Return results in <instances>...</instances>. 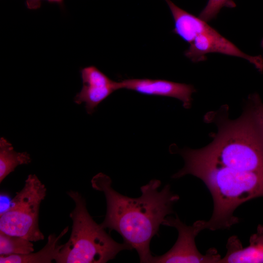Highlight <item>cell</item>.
Masks as SVG:
<instances>
[{
	"mask_svg": "<svg viewBox=\"0 0 263 263\" xmlns=\"http://www.w3.org/2000/svg\"><path fill=\"white\" fill-rule=\"evenodd\" d=\"M34 251L32 242L0 231V255H24Z\"/></svg>",
	"mask_w": 263,
	"mask_h": 263,
	"instance_id": "14",
	"label": "cell"
},
{
	"mask_svg": "<svg viewBox=\"0 0 263 263\" xmlns=\"http://www.w3.org/2000/svg\"><path fill=\"white\" fill-rule=\"evenodd\" d=\"M184 167L172 175L174 179L191 174L203 181L213 200L212 216L204 221L203 230L226 229L239 222L234 215L242 204L263 197V173L247 172L186 159Z\"/></svg>",
	"mask_w": 263,
	"mask_h": 263,
	"instance_id": "2",
	"label": "cell"
},
{
	"mask_svg": "<svg viewBox=\"0 0 263 263\" xmlns=\"http://www.w3.org/2000/svg\"><path fill=\"white\" fill-rule=\"evenodd\" d=\"M69 227H66L58 235L54 233L48 237L45 245L36 253L24 255H0V263H51L55 261L62 246L59 244L60 239L67 232Z\"/></svg>",
	"mask_w": 263,
	"mask_h": 263,
	"instance_id": "12",
	"label": "cell"
},
{
	"mask_svg": "<svg viewBox=\"0 0 263 263\" xmlns=\"http://www.w3.org/2000/svg\"><path fill=\"white\" fill-rule=\"evenodd\" d=\"M216 123L212 141L202 149L181 150L183 158L263 173V136L249 107L236 119L221 116Z\"/></svg>",
	"mask_w": 263,
	"mask_h": 263,
	"instance_id": "3",
	"label": "cell"
},
{
	"mask_svg": "<svg viewBox=\"0 0 263 263\" xmlns=\"http://www.w3.org/2000/svg\"><path fill=\"white\" fill-rule=\"evenodd\" d=\"M68 195L75 207L70 214L73 221L69 239L62 246L55 261L57 263H105L124 250L132 248L124 242L118 243L106 233L101 225L91 216L85 199L77 191Z\"/></svg>",
	"mask_w": 263,
	"mask_h": 263,
	"instance_id": "4",
	"label": "cell"
},
{
	"mask_svg": "<svg viewBox=\"0 0 263 263\" xmlns=\"http://www.w3.org/2000/svg\"><path fill=\"white\" fill-rule=\"evenodd\" d=\"M249 100L248 106L263 136V103L257 94L251 96Z\"/></svg>",
	"mask_w": 263,
	"mask_h": 263,
	"instance_id": "16",
	"label": "cell"
},
{
	"mask_svg": "<svg viewBox=\"0 0 263 263\" xmlns=\"http://www.w3.org/2000/svg\"><path fill=\"white\" fill-rule=\"evenodd\" d=\"M83 86L74 97L77 104L84 102L88 114L114 91L121 89L120 82L110 79L96 67L90 66L80 70Z\"/></svg>",
	"mask_w": 263,
	"mask_h": 263,
	"instance_id": "8",
	"label": "cell"
},
{
	"mask_svg": "<svg viewBox=\"0 0 263 263\" xmlns=\"http://www.w3.org/2000/svg\"><path fill=\"white\" fill-rule=\"evenodd\" d=\"M215 53L246 59L259 72H263V56L244 53L209 25L189 44L185 55L192 62H197L205 60L207 54Z\"/></svg>",
	"mask_w": 263,
	"mask_h": 263,
	"instance_id": "7",
	"label": "cell"
},
{
	"mask_svg": "<svg viewBox=\"0 0 263 263\" xmlns=\"http://www.w3.org/2000/svg\"><path fill=\"white\" fill-rule=\"evenodd\" d=\"M120 82L121 89L134 91L143 94L173 97L183 103L185 108L191 105L192 94L195 92L190 84L164 79L131 78Z\"/></svg>",
	"mask_w": 263,
	"mask_h": 263,
	"instance_id": "9",
	"label": "cell"
},
{
	"mask_svg": "<svg viewBox=\"0 0 263 263\" xmlns=\"http://www.w3.org/2000/svg\"><path fill=\"white\" fill-rule=\"evenodd\" d=\"M203 224L204 220H199L188 226L181 221L177 215L175 217H167L162 225L175 227L178 232L177 240L167 252L152 256L150 263H219L221 257L215 248L208 249L204 255L196 247L195 238L203 230Z\"/></svg>",
	"mask_w": 263,
	"mask_h": 263,
	"instance_id": "6",
	"label": "cell"
},
{
	"mask_svg": "<svg viewBox=\"0 0 263 263\" xmlns=\"http://www.w3.org/2000/svg\"><path fill=\"white\" fill-rule=\"evenodd\" d=\"M261 45L262 48L263 49V38L262 39L261 43Z\"/></svg>",
	"mask_w": 263,
	"mask_h": 263,
	"instance_id": "18",
	"label": "cell"
},
{
	"mask_svg": "<svg viewBox=\"0 0 263 263\" xmlns=\"http://www.w3.org/2000/svg\"><path fill=\"white\" fill-rule=\"evenodd\" d=\"M42 0H26V5L28 9H37L40 7L41 1ZM50 2L57 3L62 5L63 0H46Z\"/></svg>",
	"mask_w": 263,
	"mask_h": 263,
	"instance_id": "17",
	"label": "cell"
},
{
	"mask_svg": "<svg viewBox=\"0 0 263 263\" xmlns=\"http://www.w3.org/2000/svg\"><path fill=\"white\" fill-rule=\"evenodd\" d=\"M46 188L35 174H29L9 207L0 214V231L31 242L44 239L38 225L39 209Z\"/></svg>",
	"mask_w": 263,
	"mask_h": 263,
	"instance_id": "5",
	"label": "cell"
},
{
	"mask_svg": "<svg viewBox=\"0 0 263 263\" xmlns=\"http://www.w3.org/2000/svg\"><path fill=\"white\" fill-rule=\"evenodd\" d=\"M226 247V254L219 263H263V225H258L247 246L244 247L239 238L232 236L228 239Z\"/></svg>",
	"mask_w": 263,
	"mask_h": 263,
	"instance_id": "10",
	"label": "cell"
},
{
	"mask_svg": "<svg viewBox=\"0 0 263 263\" xmlns=\"http://www.w3.org/2000/svg\"><path fill=\"white\" fill-rule=\"evenodd\" d=\"M235 6V4L232 0H208L207 5L202 10L199 17L208 22L216 17L222 8Z\"/></svg>",
	"mask_w": 263,
	"mask_h": 263,
	"instance_id": "15",
	"label": "cell"
},
{
	"mask_svg": "<svg viewBox=\"0 0 263 263\" xmlns=\"http://www.w3.org/2000/svg\"><path fill=\"white\" fill-rule=\"evenodd\" d=\"M112 183L110 177L102 173L97 174L91 180L93 188L103 192L106 198L107 211L100 225L120 234L124 242L136 250L140 263H150L153 256L150 241L158 235L159 226L166 216L173 212V205L179 196L170 191L169 185L159 191L161 182L157 179L141 187L142 194L136 198L118 193Z\"/></svg>",
	"mask_w": 263,
	"mask_h": 263,
	"instance_id": "1",
	"label": "cell"
},
{
	"mask_svg": "<svg viewBox=\"0 0 263 263\" xmlns=\"http://www.w3.org/2000/svg\"><path fill=\"white\" fill-rule=\"evenodd\" d=\"M171 12L174 23L173 32L190 44L208 26L207 22L184 10L170 0H165Z\"/></svg>",
	"mask_w": 263,
	"mask_h": 263,
	"instance_id": "11",
	"label": "cell"
},
{
	"mask_svg": "<svg viewBox=\"0 0 263 263\" xmlns=\"http://www.w3.org/2000/svg\"><path fill=\"white\" fill-rule=\"evenodd\" d=\"M31 161L27 152L14 150L12 144L3 137L0 139V182L15 168L20 165L28 164Z\"/></svg>",
	"mask_w": 263,
	"mask_h": 263,
	"instance_id": "13",
	"label": "cell"
}]
</instances>
